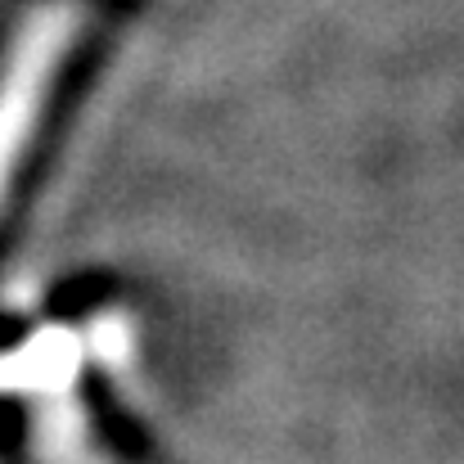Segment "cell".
Masks as SVG:
<instances>
[{
    "label": "cell",
    "mask_w": 464,
    "mask_h": 464,
    "mask_svg": "<svg viewBox=\"0 0 464 464\" xmlns=\"http://www.w3.org/2000/svg\"><path fill=\"white\" fill-rule=\"evenodd\" d=\"M68 343L45 334L0 361V388L23 392L27 406V451L36 464H118L109 456L100 429L91 424L86 406L68 392L63 370Z\"/></svg>",
    "instance_id": "1"
},
{
    "label": "cell",
    "mask_w": 464,
    "mask_h": 464,
    "mask_svg": "<svg viewBox=\"0 0 464 464\" xmlns=\"http://www.w3.org/2000/svg\"><path fill=\"white\" fill-rule=\"evenodd\" d=\"M72 14L68 9H41L32 14L14 45L0 59V203L5 189L27 154V140L36 131V118L45 109V95L59 77V63L72 41Z\"/></svg>",
    "instance_id": "2"
}]
</instances>
